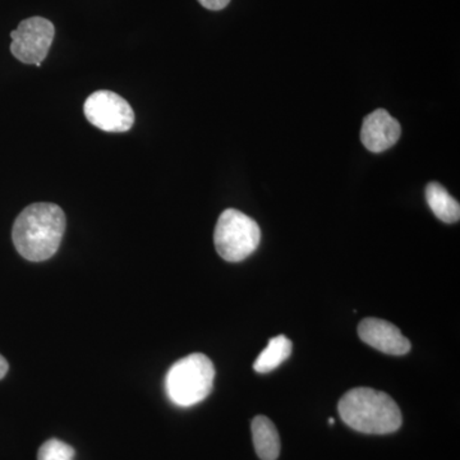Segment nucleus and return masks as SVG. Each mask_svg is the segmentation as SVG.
<instances>
[{"label": "nucleus", "mask_w": 460, "mask_h": 460, "mask_svg": "<svg viewBox=\"0 0 460 460\" xmlns=\"http://www.w3.org/2000/svg\"><path fill=\"white\" fill-rule=\"evenodd\" d=\"M65 232L66 215L62 208L49 202H36L18 215L12 239L23 259L40 262L56 255Z\"/></svg>", "instance_id": "nucleus-1"}, {"label": "nucleus", "mask_w": 460, "mask_h": 460, "mask_svg": "<svg viewBox=\"0 0 460 460\" xmlns=\"http://www.w3.org/2000/svg\"><path fill=\"white\" fill-rule=\"evenodd\" d=\"M338 410L345 425L362 434H393L402 426V411L394 399L371 387H354L345 393Z\"/></svg>", "instance_id": "nucleus-2"}, {"label": "nucleus", "mask_w": 460, "mask_h": 460, "mask_svg": "<svg viewBox=\"0 0 460 460\" xmlns=\"http://www.w3.org/2000/svg\"><path fill=\"white\" fill-rule=\"evenodd\" d=\"M214 378L211 359L202 353L190 354L169 368L165 377L166 394L174 404L190 407L210 395Z\"/></svg>", "instance_id": "nucleus-3"}, {"label": "nucleus", "mask_w": 460, "mask_h": 460, "mask_svg": "<svg viewBox=\"0 0 460 460\" xmlns=\"http://www.w3.org/2000/svg\"><path fill=\"white\" fill-rule=\"evenodd\" d=\"M260 241L261 230L252 217L235 208H228L220 215L215 226L214 243L226 261H243L255 252Z\"/></svg>", "instance_id": "nucleus-4"}, {"label": "nucleus", "mask_w": 460, "mask_h": 460, "mask_svg": "<svg viewBox=\"0 0 460 460\" xmlns=\"http://www.w3.org/2000/svg\"><path fill=\"white\" fill-rule=\"evenodd\" d=\"M84 113L93 126L109 133L129 131L135 123L131 105L113 91L100 90L91 93L84 102Z\"/></svg>", "instance_id": "nucleus-5"}, {"label": "nucleus", "mask_w": 460, "mask_h": 460, "mask_svg": "<svg viewBox=\"0 0 460 460\" xmlns=\"http://www.w3.org/2000/svg\"><path fill=\"white\" fill-rule=\"evenodd\" d=\"M56 36V27L47 18L30 17L11 32V53L25 65L40 66Z\"/></svg>", "instance_id": "nucleus-6"}, {"label": "nucleus", "mask_w": 460, "mask_h": 460, "mask_svg": "<svg viewBox=\"0 0 460 460\" xmlns=\"http://www.w3.org/2000/svg\"><path fill=\"white\" fill-rule=\"evenodd\" d=\"M358 335L363 343L390 356H404L411 350V341L401 330L385 320L375 317L362 320L358 325Z\"/></svg>", "instance_id": "nucleus-7"}, {"label": "nucleus", "mask_w": 460, "mask_h": 460, "mask_svg": "<svg viewBox=\"0 0 460 460\" xmlns=\"http://www.w3.org/2000/svg\"><path fill=\"white\" fill-rule=\"evenodd\" d=\"M401 135V124L385 109H377L363 119L361 140L371 153H384L394 146Z\"/></svg>", "instance_id": "nucleus-8"}, {"label": "nucleus", "mask_w": 460, "mask_h": 460, "mask_svg": "<svg viewBox=\"0 0 460 460\" xmlns=\"http://www.w3.org/2000/svg\"><path fill=\"white\" fill-rule=\"evenodd\" d=\"M253 445L261 460H277L280 454V438L271 420L257 416L252 420Z\"/></svg>", "instance_id": "nucleus-9"}, {"label": "nucleus", "mask_w": 460, "mask_h": 460, "mask_svg": "<svg viewBox=\"0 0 460 460\" xmlns=\"http://www.w3.org/2000/svg\"><path fill=\"white\" fill-rule=\"evenodd\" d=\"M426 199L431 208L432 213L441 222L453 224L459 222L460 205L456 199L447 193V190L438 181H431L426 187Z\"/></svg>", "instance_id": "nucleus-10"}, {"label": "nucleus", "mask_w": 460, "mask_h": 460, "mask_svg": "<svg viewBox=\"0 0 460 460\" xmlns=\"http://www.w3.org/2000/svg\"><path fill=\"white\" fill-rule=\"evenodd\" d=\"M293 343L286 337L279 335L269 341L268 347L262 350L253 363V370L259 374H268L279 367L281 363L287 361L292 354Z\"/></svg>", "instance_id": "nucleus-11"}, {"label": "nucleus", "mask_w": 460, "mask_h": 460, "mask_svg": "<svg viewBox=\"0 0 460 460\" xmlns=\"http://www.w3.org/2000/svg\"><path fill=\"white\" fill-rule=\"evenodd\" d=\"M75 456L74 447L58 438H50L39 449L38 460H74Z\"/></svg>", "instance_id": "nucleus-12"}, {"label": "nucleus", "mask_w": 460, "mask_h": 460, "mask_svg": "<svg viewBox=\"0 0 460 460\" xmlns=\"http://www.w3.org/2000/svg\"><path fill=\"white\" fill-rule=\"evenodd\" d=\"M199 3L210 11H222L229 4L230 0H199Z\"/></svg>", "instance_id": "nucleus-13"}, {"label": "nucleus", "mask_w": 460, "mask_h": 460, "mask_svg": "<svg viewBox=\"0 0 460 460\" xmlns=\"http://www.w3.org/2000/svg\"><path fill=\"white\" fill-rule=\"evenodd\" d=\"M8 368L9 366L7 359H5L4 357L0 354V380H2V378L7 375Z\"/></svg>", "instance_id": "nucleus-14"}, {"label": "nucleus", "mask_w": 460, "mask_h": 460, "mask_svg": "<svg viewBox=\"0 0 460 460\" xmlns=\"http://www.w3.org/2000/svg\"><path fill=\"white\" fill-rule=\"evenodd\" d=\"M329 423H330V425H334V423H335L334 419H329Z\"/></svg>", "instance_id": "nucleus-15"}]
</instances>
